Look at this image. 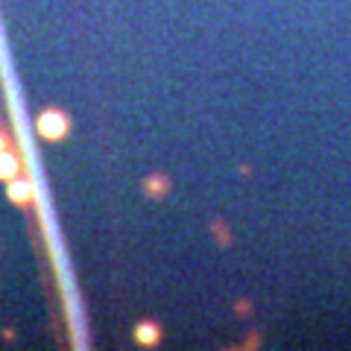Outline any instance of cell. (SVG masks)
I'll use <instances>...</instances> for the list:
<instances>
[{
  "label": "cell",
  "mask_w": 351,
  "mask_h": 351,
  "mask_svg": "<svg viewBox=\"0 0 351 351\" xmlns=\"http://www.w3.org/2000/svg\"><path fill=\"white\" fill-rule=\"evenodd\" d=\"M64 117L62 114H56V112H47L41 120H38V129H41V135H47V138H59V135H64Z\"/></svg>",
  "instance_id": "obj_1"
},
{
  "label": "cell",
  "mask_w": 351,
  "mask_h": 351,
  "mask_svg": "<svg viewBox=\"0 0 351 351\" xmlns=\"http://www.w3.org/2000/svg\"><path fill=\"white\" fill-rule=\"evenodd\" d=\"M12 196H15V202H27L29 184H27V182H15V184H12Z\"/></svg>",
  "instance_id": "obj_3"
},
{
  "label": "cell",
  "mask_w": 351,
  "mask_h": 351,
  "mask_svg": "<svg viewBox=\"0 0 351 351\" xmlns=\"http://www.w3.org/2000/svg\"><path fill=\"white\" fill-rule=\"evenodd\" d=\"M18 173V161L9 152H0V176H15Z\"/></svg>",
  "instance_id": "obj_2"
},
{
  "label": "cell",
  "mask_w": 351,
  "mask_h": 351,
  "mask_svg": "<svg viewBox=\"0 0 351 351\" xmlns=\"http://www.w3.org/2000/svg\"><path fill=\"white\" fill-rule=\"evenodd\" d=\"M138 334L144 337V343H152V337H158V331H156V328H149V325H144Z\"/></svg>",
  "instance_id": "obj_4"
},
{
  "label": "cell",
  "mask_w": 351,
  "mask_h": 351,
  "mask_svg": "<svg viewBox=\"0 0 351 351\" xmlns=\"http://www.w3.org/2000/svg\"><path fill=\"white\" fill-rule=\"evenodd\" d=\"M0 147H3V141H0Z\"/></svg>",
  "instance_id": "obj_5"
}]
</instances>
